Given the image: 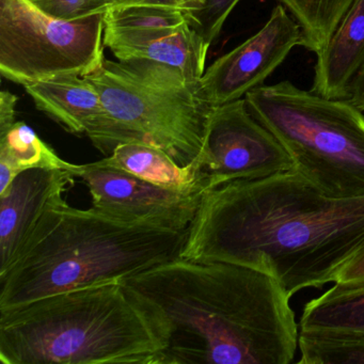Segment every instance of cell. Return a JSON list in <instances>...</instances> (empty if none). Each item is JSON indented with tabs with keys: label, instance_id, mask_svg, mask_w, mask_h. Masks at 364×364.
I'll use <instances>...</instances> for the list:
<instances>
[{
	"label": "cell",
	"instance_id": "6da1fadb",
	"mask_svg": "<svg viewBox=\"0 0 364 364\" xmlns=\"http://www.w3.org/2000/svg\"><path fill=\"white\" fill-rule=\"evenodd\" d=\"M362 255L364 196L329 197L291 169L204 193L180 257L259 270L291 298L336 283Z\"/></svg>",
	"mask_w": 364,
	"mask_h": 364
},
{
	"label": "cell",
	"instance_id": "7a4b0ae2",
	"mask_svg": "<svg viewBox=\"0 0 364 364\" xmlns=\"http://www.w3.org/2000/svg\"><path fill=\"white\" fill-rule=\"evenodd\" d=\"M161 313L163 364H289L299 323L272 276L238 264L178 257L124 280Z\"/></svg>",
	"mask_w": 364,
	"mask_h": 364
},
{
	"label": "cell",
	"instance_id": "3957f363",
	"mask_svg": "<svg viewBox=\"0 0 364 364\" xmlns=\"http://www.w3.org/2000/svg\"><path fill=\"white\" fill-rule=\"evenodd\" d=\"M167 327L124 281H109L0 312L3 364H163Z\"/></svg>",
	"mask_w": 364,
	"mask_h": 364
},
{
	"label": "cell",
	"instance_id": "277c9868",
	"mask_svg": "<svg viewBox=\"0 0 364 364\" xmlns=\"http://www.w3.org/2000/svg\"><path fill=\"white\" fill-rule=\"evenodd\" d=\"M188 230L123 223L67 203L46 208L22 252L0 276V312L48 296L124 281L181 257Z\"/></svg>",
	"mask_w": 364,
	"mask_h": 364
},
{
	"label": "cell",
	"instance_id": "5b68a950",
	"mask_svg": "<svg viewBox=\"0 0 364 364\" xmlns=\"http://www.w3.org/2000/svg\"><path fill=\"white\" fill-rule=\"evenodd\" d=\"M86 77L103 107L86 135L106 156L119 144L141 142L165 151L182 167L197 159L213 107L200 97L198 82L176 68L142 59L105 58Z\"/></svg>",
	"mask_w": 364,
	"mask_h": 364
},
{
	"label": "cell",
	"instance_id": "8992f818",
	"mask_svg": "<svg viewBox=\"0 0 364 364\" xmlns=\"http://www.w3.org/2000/svg\"><path fill=\"white\" fill-rule=\"evenodd\" d=\"M247 107L291 156L293 170L334 198L364 196V112L289 80L245 95Z\"/></svg>",
	"mask_w": 364,
	"mask_h": 364
},
{
	"label": "cell",
	"instance_id": "52a82bcc",
	"mask_svg": "<svg viewBox=\"0 0 364 364\" xmlns=\"http://www.w3.org/2000/svg\"><path fill=\"white\" fill-rule=\"evenodd\" d=\"M105 16L58 20L27 0H0V73L22 86L53 76L93 73L105 59Z\"/></svg>",
	"mask_w": 364,
	"mask_h": 364
},
{
	"label": "cell",
	"instance_id": "ba28073f",
	"mask_svg": "<svg viewBox=\"0 0 364 364\" xmlns=\"http://www.w3.org/2000/svg\"><path fill=\"white\" fill-rule=\"evenodd\" d=\"M196 161L205 193L233 182L262 180L293 169L284 146L249 112L245 99L213 106Z\"/></svg>",
	"mask_w": 364,
	"mask_h": 364
},
{
	"label": "cell",
	"instance_id": "9c48e42d",
	"mask_svg": "<svg viewBox=\"0 0 364 364\" xmlns=\"http://www.w3.org/2000/svg\"><path fill=\"white\" fill-rule=\"evenodd\" d=\"M282 5L272 9L269 20L252 37L223 55L198 82L200 97L210 106L242 99L282 65L291 50L301 46V29Z\"/></svg>",
	"mask_w": 364,
	"mask_h": 364
},
{
	"label": "cell",
	"instance_id": "30bf717a",
	"mask_svg": "<svg viewBox=\"0 0 364 364\" xmlns=\"http://www.w3.org/2000/svg\"><path fill=\"white\" fill-rule=\"evenodd\" d=\"M80 178L88 187L95 212L123 223L169 231L188 230L203 195L164 188L93 163L82 165Z\"/></svg>",
	"mask_w": 364,
	"mask_h": 364
},
{
	"label": "cell",
	"instance_id": "8fae6325",
	"mask_svg": "<svg viewBox=\"0 0 364 364\" xmlns=\"http://www.w3.org/2000/svg\"><path fill=\"white\" fill-rule=\"evenodd\" d=\"M75 178L67 170H27L0 193V276L16 261L48 206Z\"/></svg>",
	"mask_w": 364,
	"mask_h": 364
},
{
	"label": "cell",
	"instance_id": "7c38bea8",
	"mask_svg": "<svg viewBox=\"0 0 364 364\" xmlns=\"http://www.w3.org/2000/svg\"><path fill=\"white\" fill-rule=\"evenodd\" d=\"M104 44L118 60L142 59L170 65L196 84L205 72L210 50L191 22L163 28L105 27Z\"/></svg>",
	"mask_w": 364,
	"mask_h": 364
},
{
	"label": "cell",
	"instance_id": "4fadbf2b",
	"mask_svg": "<svg viewBox=\"0 0 364 364\" xmlns=\"http://www.w3.org/2000/svg\"><path fill=\"white\" fill-rule=\"evenodd\" d=\"M316 57L311 91L327 99L348 100L364 68V0H355Z\"/></svg>",
	"mask_w": 364,
	"mask_h": 364
},
{
	"label": "cell",
	"instance_id": "5bb4252c",
	"mask_svg": "<svg viewBox=\"0 0 364 364\" xmlns=\"http://www.w3.org/2000/svg\"><path fill=\"white\" fill-rule=\"evenodd\" d=\"M36 107L71 134H86L101 116L99 91L86 76H53L24 86Z\"/></svg>",
	"mask_w": 364,
	"mask_h": 364
},
{
	"label": "cell",
	"instance_id": "9a60e30c",
	"mask_svg": "<svg viewBox=\"0 0 364 364\" xmlns=\"http://www.w3.org/2000/svg\"><path fill=\"white\" fill-rule=\"evenodd\" d=\"M100 167L112 168L157 186L182 193H205L197 161L182 167L165 151L152 144L127 142L101 161Z\"/></svg>",
	"mask_w": 364,
	"mask_h": 364
},
{
	"label": "cell",
	"instance_id": "2e32d148",
	"mask_svg": "<svg viewBox=\"0 0 364 364\" xmlns=\"http://www.w3.org/2000/svg\"><path fill=\"white\" fill-rule=\"evenodd\" d=\"M299 333L314 336H364V284L334 283L331 289L306 302Z\"/></svg>",
	"mask_w": 364,
	"mask_h": 364
},
{
	"label": "cell",
	"instance_id": "e0dca14e",
	"mask_svg": "<svg viewBox=\"0 0 364 364\" xmlns=\"http://www.w3.org/2000/svg\"><path fill=\"white\" fill-rule=\"evenodd\" d=\"M38 168L67 170L80 178L82 165L63 161L25 122L16 121L0 132V193L7 191L18 174Z\"/></svg>",
	"mask_w": 364,
	"mask_h": 364
},
{
	"label": "cell",
	"instance_id": "ac0fdd59",
	"mask_svg": "<svg viewBox=\"0 0 364 364\" xmlns=\"http://www.w3.org/2000/svg\"><path fill=\"white\" fill-rule=\"evenodd\" d=\"M301 29V46L318 54L355 0H278Z\"/></svg>",
	"mask_w": 364,
	"mask_h": 364
},
{
	"label": "cell",
	"instance_id": "d6986e66",
	"mask_svg": "<svg viewBox=\"0 0 364 364\" xmlns=\"http://www.w3.org/2000/svg\"><path fill=\"white\" fill-rule=\"evenodd\" d=\"M302 364H364V336L336 338L299 333Z\"/></svg>",
	"mask_w": 364,
	"mask_h": 364
},
{
	"label": "cell",
	"instance_id": "ffe728a7",
	"mask_svg": "<svg viewBox=\"0 0 364 364\" xmlns=\"http://www.w3.org/2000/svg\"><path fill=\"white\" fill-rule=\"evenodd\" d=\"M191 22L186 11L165 6L138 5L112 7L105 16V27L146 29L176 27Z\"/></svg>",
	"mask_w": 364,
	"mask_h": 364
},
{
	"label": "cell",
	"instance_id": "44dd1931",
	"mask_svg": "<svg viewBox=\"0 0 364 364\" xmlns=\"http://www.w3.org/2000/svg\"><path fill=\"white\" fill-rule=\"evenodd\" d=\"M240 0H203L200 9L188 14L193 28L199 33L208 48L216 41L225 21Z\"/></svg>",
	"mask_w": 364,
	"mask_h": 364
},
{
	"label": "cell",
	"instance_id": "7402d4cb",
	"mask_svg": "<svg viewBox=\"0 0 364 364\" xmlns=\"http://www.w3.org/2000/svg\"><path fill=\"white\" fill-rule=\"evenodd\" d=\"M46 16L58 20L73 21L107 12L112 0H27Z\"/></svg>",
	"mask_w": 364,
	"mask_h": 364
},
{
	"label": "cell",
	"instance_id": "603a6c76",
	"mask_svg": "<svg viewBox=\"0 0 364 364\" xmlns=\"http://www.w3.org/2000/svg\"><path fill=\"white\" fill-rule=\"evenodd\" d=\"M18 99L9 91H1L0 93V132L9 129L16 122V104Z\"/></svg>",
	"mask_w": 364,
	"mask_h": 364
},
{
	"label": "cell",
	"instance_id": "cb8c5ba5",
	"mask_svg": "<svg viewBox=\"0 0 364 364\" xmlns=\"http://www.w3.org/2000/svg\"><path fill=\"white\" fill-rule=\"evenodd\" d=\"M336 283L343 285L364 284V255L351 261L338 274Z\"/></svg>",
	"mask_w": 364,
	"mask_h": 364
},
{
	"label": "cell",
	"instance_id": "d4e9b609",
	"mask_svg": "<svg viewBox=\"0 0 364 364\" xmlns=\"http://www.w3.org/2000/svg\"><path fill=\"white\" fill-rule=\"evenodd\" d=\"M138 5L165 6V7L181 8L178 0H112V7H127V6Z\"/></svg>",
	"mask_w": 364,
	"mask_h": 364
},
{
	"label": "cell",
	"instance_id": "484cf974",
	"mask_svg": "<svg viewBox=\"0 0 364 364\" xmlns=\"http://www.w3.org/2000/svg\"><path fill=\"white\" fill-rule=\"evenodd\" d=\"M350 100L358 108L364 112V68L358 74L351 87Z\"/></svg>",
	"mask_w": 364,
	"mask_h": 364
},
{
	"label": "cell",
	"instance_id": "4316f807",
	"mask_svg": "<svg viewBox=\"0 0 364 364\" xmlns=\"http://www.w3.org/2000/svg\"><path fill=\"white\" fill-rule=\"evenodd\" d=\"M178 3L187 14L200 9L203 6V0H178Z\"/></svg>",
	"mask_w": 364,
	"mask_h": 364
}]
</instances>
